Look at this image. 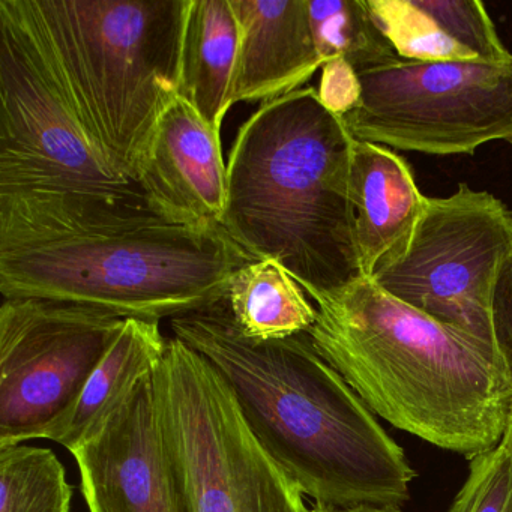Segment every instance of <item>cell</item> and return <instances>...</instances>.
I'll return each instance as SVG.
<instances>
[{"mask_svg":"<svg viewBox=\"0 0 512 512\" xmlns=\"http://www.w3.org/2000/svg\"><path fill=\"white\" fill-rule=\"evenodd\" d=\"M509 431H511V434H512V421H511V425H509Z\"/></svg>","mask_w":512,"mask_h":512,"instance_id":"cb8c5ba5","label":"cell"},{"mask_svg":"<svg viewBox=\"0 0 512 512\" xmlns=\"http://www.w3.org/2000/svg\"><path fill=\"white\" fill-rule=\"evenodd\" d=\"M308 17L322 67L343 59L359 73L398 56L367 0H308Z\"/></svg>","mask_w":512,"mask_h":512,"instance_id":"d6986e66","label":"cell"},{"mask_svg":"<svg viewBox=\"0 0 512 512\" xmlns=\"http://www.w3.org/2000/svg\"><path fill=\"white\" fill-rule=\"evenodd\" d=\"M511 257V209L460 184L451 196L427 197L409 238L368 278L425 316L497 346L494 289Z\"/></svg>","mask_w":512,"mask_h":512,"instance_id":"9c48e42d","label":"cell"},{"mask_svg":"<svg viewBox=\"0 0 512 512\" xmlns=\"http://www.w3.org/2000/svg\"><path fill=\"white\" fill-rule=\"evenodd\" d=\"M227 305L245 337L283 340L304 334L317 320V308L301 284L274 259L256 260L230 281Z\"/></svg>","mask_w":512,"mask_h":512,"instance_id":"ac0fdd59","label":"cell"},{"mask_svg":"<svg viewBox=\"0 0 512 512\" xmlns=\"http://www.w3.org/2000/svg\"><path fill=\"white\" fill-rule=\"evenodd\" d=\"M77 113L110 166L137 182L158 119L181 94L190 0H28Z\"/></svg>","mask_w":512,"mask_h":512,"instance_id":"5b68a950","label":"cell"},{"mask_svg":"<svg viewBox=\"0 0 512 512\" xmlns=\"http://www.w3.org/2000/svg\"><path fill=\"white\" fill-rule=\"evenodd\" d=\"M238 46V19L230 0H190L179 95L218 133L233 107Z\"/></svg>","mask_w":512,"mask_h":512,"instance_id":"e0dca14e","label":"cell"},{"mask_svg":"<svg viewBox=\"0 0 512 512\" xmlns=\"http://www.w3.org/2000/svg\"><path fill=\"white\" fill-rule=\"evenodd\" d=\"M239 26L232 103H271L319 68L308 0H230Z\"/></svg>","mask_w":512,"mask_h":512,"instance_id":"4fadbf2b","label":"cell"},{"mask_svg":"<svg viewBox=\"0 0 512 512\" xmlns=\"http://www.w3.org/2000/svg\"><path fill=\"white\" fill-rule=\"evenodd\" d=\"M154 391L191 512H313L260 445L220 373L184 341L167 340Z\"/></svg>","mask_w":512,"mask_h":512,"instance_id":"52a82bcc","label":"cell"},{"mask_svg":"<svg viewBox=\"0 0 512 512\" xmlns=\"http://www.w3.org/2000/svg\"><path fill=\"white\" fill-rule=\"evenodd\" d=\"M400 58L410 61H505L493 20L478 0H367Z\"/></svg>","mask_w":512,"mask_h":512,"instance_id":"5bb4252c","label":"cell"},{"mask_svg":"<svg viewBox=\"0 0 512 512\" xmlns=\"http://www.w3.org/2000/svg\"><path fill=\"white\" fill-rule=\"evenodd\" d=\"M71 454L89 512H191L158 424L154 373Z\"/></svg>","mask_w":512,"mask_h":512,"instance_id":"8fae6325","label":"cell"},{"mask_svg":"<svg viewBox=\"0 0 512 512\" xmlns=\"http://www.w3.org/2000/svg\"><path fill=\"white\" fill-rule=\"evenodd\" d=\"M19 193L149 205L89 136L28 0H0V196Z\"/></svg>","mask_w":512,"mask_h":512,"instance_id":"8992f818","label":"cell"},{"mask_svg":"<svg viewBox=\"0 0 512 512\" xmlns=\"http://www.w3.org/2000/svg\"><path fill=\"white\" fill-rule=\"evenodd\" d=\"M167 340L157 320L127 319L73 407L44 439L76 449L163 361Z\"/></svg>","mask_w":512,"mask_h":512,"instance_id":"2e32d148","label":"cell"},{"mask_svg":"<svg viewBox=\"0 0 512 512\" xmlns=\"http://www.w3.org/2000/svg\"><path fill=\"white\" fill-rule=\"evenodd\" d=\"M313 512H398L391 511V509H380V508H368V506H364V508H329V506L322 505H314Z\"/></svg>","mask_w":512,"mask_h":512,"instance_id":"603a6c76","label":"cell"},{"mask_svg":"<svg viewBox=\"0 0 512 512\" xmlns=\"http://www.w3.org/2000/svg\"><path fill=\"white\" fill-rule=\"evenodd\" d=\"M470 461L469 476L448 512H512V434Z\"/></svg>","mask_w":512,"mask_h":512,"instance_id":"44dd1931","label":"cell"},{"mask_svg":"<svg viewBox=\"0 0 512 512\" xmlns=\"http://www.w3.org/2000/svg\"><path fill=\"white\" fill-rule=\"evenodd\" d=\"M170 326L220 373L260 445L316 505L400 512L415 470L308 332L251 340L227 301Z\"/></svg>","mask_w":512,"mask_h":512,"instance_id":"7a4b0ae2","label":"cell"},{"mask_svg":"<svg viewBox=\"0 0 512 512\" xmlns=\"http://www.w3.org/2000/svg\"><path fill=\"white\" fill-rule=\"evenodd\" d=\"M350 202L365 277L409 238L427 205L412 169L391 149L355 140L350 163Z\"/></svg>","mask_w":512,"mask_h":512,"instance_id":"9a60e30c","label":"cell"},{"mask_svg":"<svg viewBox=\"0 0 512 512\" xmlns=\"http://www.w3.org/2000/svg\"><path fill=\"white\" fill-rule=\"evenodd\" d=\"M353 143L305 86L262 104L230 151L224 229L254 260H277L308 296L365 277L350 202Z\"/></svg>","mask_w":512,"mask_h":512,"instance_id":"277c9868","label":"cell"},{"mask_svg":"<svg viewBox=\"0 0 512 512\" xmlns=\"http://www.w3.org/2000/svg\"><path fill=\"white\" fill-rule=\"evenodd\" d=\"M73 487L49 448H0V512H70Z\"/></svg>","mask_w":512,"mask_h":512,"instance_id":"ffe728a7","label":"cell"},{"mask_svg":"<svg viewBox=\"0 0 512 512\" xmlns=\"http://www.w3.org/2000/svg\"><path fill=\"white\" fill-rule=\"evenodd\" d=\"M253 262L223 226L172 223L149 205L0 196L4 299L71 302L160 322L226 301L233 275Z\"/></svg>","mask_w":512,"mask_h":512,"instance_id":"6da1fadb","label":"cell"},{"mask_svg":"<svg viewBox=\"0 0 512 512\" xmlns=\"http://www.w3.org/2000/svg\"><path fill=\"white\" fill-rule=\"evenodd\" d=\"M316 89L323 106L340 118L352 112L361 98L358 73L343 59L323 64L319 88Z\"/></svg>","mask_w":512,"mask_h":512,"instance_id":"7402d4cb","label":"cell"},{"mask_svg":"<svg viewBox=\"0 0 512 512\" xmlns=\"http://www.w3.org/2000/svg\"><path fill=\"white\" fill-rule=\"evenodd\" d=\"M310 298L314 347L374 415L467 460L502 442L512 365L499 346L425 316L368 277Z\"/></svg>","mask_w":512,"mask_h":512,"instance_id":"3957f363","label":"cell"},{"mask_svg":"<svg viewBox=\"0 0 512 512\" xmlns=\"http://www.w3.org/2000/svg\"><path fill=\"white\" fill-rule=\"evenodd\" d=\"M137 184L151 208L172 223L223 226L227 166L220 133L182 95L158 119L140 161Z\"/></svg>","mask_w":512,"mask_h":512,"instance_id":"7c38bea8","label":"cell"},{"mask_svg":"<svg viewBox=\"0 0 512 512\" xmlns=\"http://www.w3.org/2000/svg\"><path fill=\"white\" fill-rule=\"evenodd\" d=\"M361 98L343 116L350 136L389 149L449 157L512 145V56L505 61H410L359 71Z\"/></svg>","mask_w":512,"mask_h":512,"instance_id":"ba28073f","label":"cell"},{"mask_svg":"<svg viewBox=\"0 0 512 512\" xmlns=\"http://www.w3.org/2000/svg\"><path fill=\"white\" fill-rule=\"evenodd\" d=\"M125 320L50 299L0 307V448L44 439L79 400Z\"/></svg>","mask_w":512,"mask_h":512,"instance_id":"30bf717a","label":"cell"}]
</instances>
